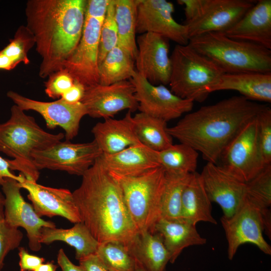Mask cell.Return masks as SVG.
I'll return each mask as SVG.
<instances>
[{
  "label": "cell",
  "mask_w": 271,
  "mask_h": 271,
  "mask_svg": "<svg viewBox=\"0 0 271 271\" xmlns=\"http://www.w3.org/2000/svg\"><path fill=\"white\" fill-rule=\"evenodd\" d=\"M134 60L124 50L116 46L105 56L99 65V84L110 85L129 80L134 69Z\"/></svg>",
  "instance_id": "4dcf8cb0"
},
{
  "label": "cell",
  "mask_w": 271,
  "mask_h": 271,
  "mask_svg": "<svg viewBox=\"0 0 271 271\" xmlns=\"http://www.w3.org/2000/svg\"><path fill=\"white\" fill-rule=\"evenodd\" d=\"M35 46L34 38L26 26H20L9 44L1 51L10 58L16 66L23 63H30L29 50Z\"/></svg>",
  "instance_id": "d590c367"
},
{
  "label": "cell",
  "mask_w": 271,
  "mask_h": 271,
  "mask_svg": "<svg viewBox=\"0 0 271 271\" xmlns=\"http://www.w3.org/2000/svg\"><path fill=\"white\" fill-rule=\"evenodd\" d=\"M256 2L254 0H209L203 14L185 25L189 39L208 33H222L235 25Z\"/></svg>",
  "instance_id": "ffe728a7"
},
{
  "label": "cell",
  "mask_w": 271,
  "mask_h": 271,
  "mask_svg": "<svg viewBox=\"0 0 271 271\" xmlns=\"http://www.w3.org/2000/svg\"><path fill=\"white\" fill-rule=\"evenodd\" d=\"M81 102L87 115L93 118H112L119 111L138 109L135 88L129 80L110 85L98 84L86 87Z\"/></svg>",
  "instance_id": "9a60e30c"
},
{
  "label": "cell",
  "mask_w": 271,
  "mask_h": 271,
  "mask_svg": "<svg viewBox=\"0 0 271 271\" xmlns=\"http://www.w3.org/2000/svg\"><path fill=\"white\" fill-rule=\"evenodd\" d=\"M79 261L85 271H110L95 253L90 254Z\"/></svg>",
  "instance_id": "ee69618b"
},
{
  "label": "cell",
  "mask_w": 271,
  "mask_h": 271,
  "mask_svg": "<svg viewBox=\"0 0 271 271\" xmlns=\"http://www.w3.org/2000/svg\"><path fill=\"white\" fill-rule=\"evenodd\" d=\"M226 90L236 91L249 100L270 103L271 73H225L208 93Z\"/></svg>",
  "instance_id": "cb8c5ba5"
},
{
  "label": "cell",
  "mask_w": 271,
  "mask_h": 271,
  "mask_svg": "<svg viewBox=\"0 0 271 271\" xmlns=\"http://www.w3.org/2000/svg\"><path fill=\"white\" fill-rule=\"evenodd\" d=\"M129 80L134 87L138 109L141 112L167 122L193 108V100L177 96L164 85L152 84L136 70Z\"/></svg>",
  "instance_id": "7c38bea8"
},
{
  "label": "cell",
  "mask_w": 271,
  "mask_h": 271,
  "mask_svg": "<svg viewBox=\"0 0 271 271\" xmlns=\"http://www.w3.org/2000/svg\"><path fill=\"white\" fill-rule=\"evenodd\" d=\"M5 196L0 191V219H4Z\"/></svg>",
  "instance_id": "f907efd6"
},
{
  "label": "cell",
  "mask_w": 271,
  "mask_h": 271,
  "mask_svg": "<svg viewBox=\"0 0 271 271\" xmlns=\"http://www.w3.org/2000/svg\"><path fill=\"white\" fill-rule=\"evenodd\" d=\"M95 254L110 271H135L136 260L127 245L122 243H100Z\"/></svg>",
  "instance_id": "836d02e7"
},
{
  "label": "cell",
  "mask_w": 271,
  "mask_h": 271,
  "mask_svg": "<svg viewBox=\"0 0 271 271\" xmlns=\"http://www.w3.org/2000/svg\"><path fill=\"white\" fill-rule=\"evenodd\" d=\"M102 155L94 140L84 143L65 141H60L46 150L36 152L32 154V157L39 170H60L82 176Z\"/></svg>",
  "instance_id": "8fae6325"
},
{
  "label": "cell",
  "mask_w": 271,
  "mask_h": 271,
  "mask_svg": "<svg viewBox=\"0 0 271 271\" xmlns=\"http://www.w3.org/2000/svg\"><path fill=\"white\" fill-rule=\"evenodd\" d=\"M221 222L228 243V257L231 260L238 247L246 243L256 246L264 253L270 255L271 247L263 232L271 236L270 213H264L244 198L238 210L230 217L222 216Z\"/></svg>",
  "instance_id": "ba28073f"
},
{
  "label": "cell",
  "mask_w": 271,
  "mask_h": 271,
  "mask_svg": "<svg viewBox=\"0 0 271 271\" xmlns=\"http://www.w3.org/2000/svg\"><path fill=\"white\" fill-rule=\"evenodd\" d=\"M211 203L200 174L193 173L182 195L181 220L195 225L200 221L216 224L211 214Z\"/></svg>",
  "instance_id": "4316f807"
},
{
  "label": "cell",
  "mask_w": 271,
  "mask_h": 271,
  "mask_svg": "<svg viewBox=\"0 0 271 271\" xmlns=\"http://www.w3.org/2000/svg\"><path fill=\"white\" fill-rule=\"evenodd\" d=\"M171 91L185 99L202 102L209 89L225 73L213 61L188 44H177L170 55Z\"/></svg>",
  "instance_id": "8992f818"
},
{
  "label": "cell",
  "mask_w": 271,
  "mask_h": 271,
  "mask_svg": "<svg viewBox=\"0 0 271 271\" xmlns=\"http://www.w3.org/2000/svg\"><path fill=\"white\" fill-rule=\"evenodd\" d=\"M265 106L241 95L232 96L186 114L167 131L201 153L208 162L217 164L234 136Z\"/></svg>",
  "instance_id": "3957f363"
},
{
  "label": "cell",
  "mask_w": 271,
  "mask_h": 271,
  "mask_svg": "<svg viewBox=\"0 0 271 271\" xmlns=\"http://www.w3.org/2000/svg\"><path fill=\"white\" fill-rule=\"evenodd\" d=\"M72 192L83 222L99 244L115 241L128 245L138 232L116 179L99 158L82 175Z\"/></svg>",
  "instance_id": "7a4b0ae2"
},
{
  "label": "cell",
  "mask_w": 271,
  "mask_h": 271,
  "mask_svg": "<svg viewBox=\"0 0 271 271\" xmlns=\"http://www.w3.org/2000/svg\"><path fill=\"white\" fill-rule=\"evenodd\" d=\"M85 87L75 81L73 85L61 96V99L67 103L75 104L80 102L84 94Z\"/></svg>",
  "instance_id": "f6af8a7d"
},
{
  "label": "cell",
  "mask_w": 271,
  "mask_h": 271,
  "mask_svg": "<svg viewBox=\"0 0 271 271\" xmlns=\"http://www.w3.org/2000/svg\"><path fill=\"white\" fill-rule=\"evenodd\" d=\"M103 21L85 14L80 41L63 64V69L85 88L99 84V40Z\"/></svg>",
  "instance_id": "30bf717a"
},
{
  "label": "cell",
  "mask_w": 271,
  "mask_h": 271,
  "mask_svg": "<svg viewBox=\"0 0 271 271\" xmlns=\"http://www.w3.org/2000/svg\"><path fill=\"white\" fill-rule=\"evenodd\" d=\"M135 271H147V270L144 268V267L138 261L136 260Z\"/></svg>",
  "instance_id": "816d5d0a"
},
{
  "label": "cell",
  "mask_w": 271,
  "mask_h": 271,
  "mask_svg": "<svg viewBox=\"0 0 271 271\" xmlns=\"http://www.w3.org/2000/svg\"><path fill=\"white\" fill-rule=\"evenodd\" d=\"M246 183L245 198L262 212H270L271 165L266 166L256 176Z\"/></svg>",
  "instance_id": "e575fe53"
},
{
  "label": "cell",
  "mask_w": 271,
  "mask_h": 271,
  "mask_svg": "<svg viewBox=\"0 0 271 271\" xmlns=\"http://www.w3.org/2000/svg\"><path fill=\"white\" fill-rule=\"evenodd\" d=\"M220 33L271 50V1H256L235 25Z\"/></svg>",
  "instance_id": "44dd1931"
},
{
  "label": "cell",
  "mask_w": 271,
  "mask_h": 271,
  "mask_svg": "<svg viewBox=\"0 0 271 271\" xmlns=\"http://www.w3.org/2000/svg\"><path fill=\"white\" fill-rule=\"evenodd\" d=\"M99 160L110 173L122 177L137 176L160 166L158 152L142 144L114 154H102Z\"/></svg>",
  "instance_id": "7402d4cb"
},
{
  "label": "cell",
  "mask_w": 271,
  "mask_h": 271,
  "mask_svg": "<svg viewBox=\"0 0 271 271\" xmlns=\"http://www.w3.org/2000/svg\"><path fill=\"white\" fill-rule=\"evenodd\" d=\"M28 192V198L39 216H61L72 223L82 222L72 192L65 188H56L25 179L19 183Z\"/></svg>",
  "instance_id": "d6986e66"
},
{
  "label": "cell",
  "mask_w": 271,
  "mask_h": 271,
  "mask_svg": "<svg viewBox=\"0 0 271 271\" xmlns=\"http://www.w3.org/2000/svg\"><path fill=\"white\" fill-rule=\"evenodd\" d=\"M127 245L135 259L147 271H166L170 256L159 233L138 231Z\"/></svg>",
  "instance_id": "484cf974"
},
{
  "label": "cell",
  "mask_w": 271,
  "mask_h": 271,
  "mask_svg": "<svg viewBox=\"0 0 271 271\" xmlns=\"http://www.w3.org/2000/svg\"><path fill=\"white\" fill-rule=\"evenodd\" d=\"M114 12V0H110L100 29L99 65L107 54L117 45L118 32Z\"/></svg>",
  "instance_id": "8d00e7d4"
},
{
  "label": "cell",
  "mask_w": 271,
  "mask_h": 271,
  "mask_svg": "<svg viewBox=\"0 0 271 271\" xmlns=\"http://www.w3.org/2000/svg\"><path fill=\"white\" fill-rule=\"evenodd\" d=\"M21 271H34L45 261L43 257L30 254L23 247H19Z\"/></svg>",
  "instance_id": "b9f144b4"
},
{
  "label": "cell",
  "mask_w": 271,
  "mask_h": 271,
  "mask_svg": "<svg viewBox=\"0 0 271 271\" xmlns=\"http://www.w3.org/2000/svg\"><path fill=\"white\" fill-rule=\"evenodd\" d=\"M136 33L161 35L178 45L188 44L187 26L173 17L174 6L166 0H136Z\"/></svg>",
  "instance_id": "5bb4252c"
},
{
  "label": "cell",
  "mask_w": 271,
  "mask_h": 271,
  "mask_svg": "<svg viewBox=\"0 0 271 271\" xmlns=\"http://www.w3.org/2000/svg\"><path fill=\"white\" fill-rule=\"evenodd\" d=\"M64 137L62 132L53 134L45 131L34 117L14 104L10 118L0 124V152L13 158L7 159L11 171H18L26 179L37 182L40 172L32 154L51 147Z\"/></svg>",
  "instance_id": "277c9868"
},
{
  "label": "cell",
  "mask_w": 271,
  "mask_h": 271,
  "mask_svg": "<svg viewBox=\"0 0 271 271\" xmlns=\"http://www.w3.org/2000/svg\"><path fill=\"white\" fill-rule=\"evenodd\" d=\"M209 0H178V3L184 6L185 25L188 24L203 14Z\"/></svg>",
  "instance_id": "60d3db41"
},
{
  "label": "cell",
  "mask_w": 271,
  "mask_h": 271,
  "mask_svg": "<svg viewBox=\"0 0 271 271\" xmlns=\"http://www.w3.org/2000/svg\"><path fill=\"white\" fill-rule=\"evenodd\" d=\"M133 119L137 136L143 145L159 152L173 144L166 121L141 112L136 114Z\"/></svg>",
  "instance_id": "f1b7e54d"
},
{
  "label": "cell",
  "mask_w": 271,
  "mask_h": 271,
  "mask_svg": "<svg viewBox=\"0 0 271 271\" xmlns=\"http://www.w3.org/2000/svg\"><path fill=\"white\" fill-rule=\"evenodd\" d=\"M257 139L265 166L271 165V109L266 106L257 114Z\"/></svg>",
  "instance_id": "74e56055"
},
{
  "label": "cell",
  "mask_w": 271,
  "mask_h": 271,
  "mask_svg": "<svg viewBox=\"0 0 271 271\" xmlns=\"http://www.w3.org/2000/svg\"><path fill=\"white\" fill-rule=\"evenodd\" d=\"M56 241H63L75 249V258L80 259L95 253L99 243L82 222L68 229L42 227L40 242L49 244Z\"/></svg>",
  "instance_id": "83f0119b"
},
{
  "label": "cell",
  "mask_w": 271,
  "mask_h": 271,
  "mask_svg": "<svg viewBox=\"0 0 271 271\" xmlns=\"http://www.w3.org/2000/svg\"><path fill=\"white\" fill-rule=\"evenodd\" d=\"M200 176L211 202L218 204L222 216L231 217L239 208L245 197L246 183L237 179L216 164L208 162Z\"/></svg>",
  "instance_id": "ac0fdd59"
},
{
  "label": "cell",
  "mask_w": 271,
  "mask_h": 271,
  "mask_svg": "<svg viewBox=\"0 0 271 271\" xmlns=\"http://www.w3.org/2000/svg\"><path fill=\"white\" fill-rule=\"evenodd\" d=\"M94 141L103 155H112L141 144L137 136L131 112L120 119L108 118L97 123L91 130Z\"/></svg>",
  "instance_id": "603a6c76"
},
{
  "label": "cell",
  "mask_w": 271,
  "mask_h": 271,
  "mask_svg": "<svg viewBox=\"0 0 271 271\" xmlns=\"http://www.w3.org/2000/svg\"><path fill=\"white\" fill-rule=\"evenodd\" d=\"M48 78L45 83V92L53 99L60 98L75 82L70 74L63 69L52 73Z\"/></svg>",
  "instance_id": "ab89813d"
},
{
  "label": "cell",
  "mask_w": 271,
  "mask_h": 271,
  "mask_svg": "<svg viewBox=\"0 0 271 271\" xmlns=\"http://www.w3.org/2000/svg\"><path fill=\"white\" fill-rule=\"evenodd\" d=\"M6 178L13 179L19 183L23 182L26 179L21 174L17 176L12 172L7 159L0 157V185L3 184Z\"/></svg>",
  "instance_id": "bcb514c9"
},
{
  "label": "cell",
  "mask_w": 271,
  "mask_h": 271,
  "mask_svg": "<svg viewBox=\"0 0 271 271\" xmlns=\"http://www.w3.org/2000/svg\"><path fill=\"white\" fill-rule=\"evenodd\" d=\"M23 237V234L18 228L12 227L4 219H0V271L7 254L19 247Z\"/></svg>",
  "instance_id": "f35d334b"
},
{
  "label": "cell",
  "mask_w": 271,
  "mask_h": 271,
  "mask_svg": "<svg viewBox=\"0 0 271 271\" xmlns=\"http://www.w3.org/2000/svg\"><path fill=\"white\" fill-rule=\"evenodd\" d=\"M136 71L153 85L169 84L171 62L169 40L158 34L146 33L137 39Z\"/></svg>",
  "instance_id": "e0dca14e"
},
{
  "label": "cell",
  "mask_w": 271,
  "mask_h": 271,
  "mask_svg": "<svg viewBox=\"0 0 271 271\" xmlns=\"http://www.w3.org/2000/svg\"><path fill=\"white\" fill-rule=\"evenodd\" d=\"M87 1L29 0L26 27L33 35L41 58L42 78L63 69L81 37Z\"/></svg>",
  "instance_id": "6da1fadb"
},
{
  "label": "cell",
  "mask_w": 271,
  "mask_h": 271,
  "mask_svg": "<svg viewBox=\"0 0 271 271\" xmlns=\"http://www.w3.org/2000/svg\"><path fill=\"white\" fill-rule=\"evenodd\" d=\"M16 66L14 62L0 50V70L10 71Z\"/></svg>",
  "instance_id": "c3c4849f"
},
{
  "label": "cell",
  "mask_w": 271,
  "mask_h": 271,
  "mask_svg": "<svg viewBox=\"0 0 271 271\" xmlns=\"http://www.w3.org/2000/svg\"><path fill=\"white\" fill-rule=\"evenodd\" d=\"M111 174L120 185L126 206L138 231L153 232L156 223L161 218L166 183L164 169L160 166L134 177Z\"/></svg>",
  "instance_id": "52a82bcc"
},
{
  "label": "cell",
  "mask_w": 271,
  "mask_h": 271,
  "mask_svg": "<svg viewBox=\"0 0 271 271\" xmlns=\"http://www.w3.org/2000/svg\"><path fill=\"white\" fill-rule=\"evenodd\" d=\"M199 153L190 146L180 143L173 144L158 152L160 166L171 174H187L196 172Z\"/></svg>",
  "instance_id": "1f68e13d"
},
{
  "label": "cell",
  "mask_w": 271,
  "mask_h": 271,
  "mask_svg": "<svg viewBox=\"0 0 271 271\" xmlns=\"http://www.w3.org/2000/svg\"><path fill=\"white\" fill-rule=\"evenodd\" d=\"M57 262L62 271H85L83 267L73 264L66 255L63 249L59 250Z\"/></svg>",
  "instance_id": "7dc6e473"
},
{
  "label": "cell",
  "mask_w": 271,
  "mask_h": 271,
  "mask_svg": "<svg viewBox=\"0 0 271 271\" xmlns=\"http://www.w3.org/2000/svg\"><path fill=\"white\" fill-rule=\"evenodd\" d=\"M159 233L174 263L182 250L190 246L206 243V238L198 232L196 225L184 221H174L160 218L156 223L153 232Z\"/></svg>",
  "instance_id": "d4e9b609"
},
{
  "label": "cell",
  "mask_w": 271,
  "mask_h": 271,
  "mask_svg": "<svg viewBox=\"0 0 271 271\" xmlns=\"http://www.w3.org/2000/svg\"><path fill=\"white\" fill-rule=\"evenodd\" d=\"M114 16L117 32V46L134 60L137 55L136 0H114Z\"/></svg>",
  "instance_id": "f546056e"
},
{
  "label": "cell",
  "mask_w": 271,
  "mask_h": 271,
  "mask_svg": "<svg viewBox=\"0 0 271 271\" xmlns=\"http://www.w3.org/2000/svg\"><path fill=\"white\" fill-rule=\"evenodd\" d=\"M192 174H171L166 173V183L162 202V218L181 221L182 195Z\"/></svg>",
  "instance_id": "d6a6232c"
},
{
  "label": "cell",
  "mask_w": 271,
  "mask_h": 271,
  "mask_svg": "<svg viewBox=\"0 0 271 271\" xmlns=\"http://www.w3.org/2000/svg\"><path fill=\"white\" fill-rule=\"evenodd\" d=\"M7 96L15 105L24 111L33 110L39 113L45 121L47 128L57 126L63 129L66 141H70L78 133L80 123L87 115L86 109L80 102L71 104L61 98L52 102L36 100L9 90Z\"/></svg>",
  "instance_id": "4fadbf2b"
},
{
  "label": "cell",
  "mask_w": 271,
  "mask_h": 271,
  "mask_svg": "<svg viewBox=\"0 0 271 271\" xmlns=\"http://www.w3.org/2000/svg\"><path fill=\"white\" fill-rule=\"evenodd\" d=\"M2 187L5 198V221L12 227L25 229L29 248L32 251H39L42 247L40 242L41 228L55 227V223L46 221L38 215L32 205L27 202L21 195V188L18 181L6 178Z\"/></svg>",
  "instance_id": "2e32d148"
},
{
  "label": "cell",
  "mask_w": 271,
  "mask_h": 271,
  "mask_svg": "<svg viewBox=\"0 0 271 271\" xmlns=\"http://www.w3.org/2000/svg\"><path fill=\"white\" fill-rule=\"evenodd\" d=\"M110 0H88L85 13L104 20Z\"/></svg>",
  "instance_id": "7bdbcfd3"
},
{
  "label": "cell",
  "mask_w": 271,
  "mask_h": 271,
  "mask_svg": "<svg viewBox=\"0 0 271 271\" xmlns=\"http://www.w3.org/2000/svg\"><path fill=\"white\" fill-rule=\"evenodd\" d=\"M218 162L220 165H218L244 182L253 179L265 167L259 148L257 115L234 136L223 150Z\"/></svg>",
  "instance_id": "9c48e42d"
},
{
  "label": "cell",
  "mask_w": 271,
  "mask_h": 271,
  "mask_svg": "<svg viewBox=\"0 0 271 271\" xmlns=\"http://www.w3.org/2000/svg\"><path fill=\"white\" fill-rule=\"evenodd\" d=\"M188 44L225 73H271V50L259 45L231 39L220 33L192 37Z\"/></svg>",
  "instance_id": "5b68a950"
},
{
  "label": "cell",
  "mask_w": 271,
  "mask_h": 271,
  "mask_svg": "<svg viewBox=\"0 0 271 271\" xmlns=\"http://www.w3.org/2000/svg\"><path fill=\"white\" fill-rule=\"evenodd\" d=\"M57 268V265L51 261L45 263H43L34 271H56Z\"/></svg>",
  "instance_id": "681fc988"
}]
</instances>
